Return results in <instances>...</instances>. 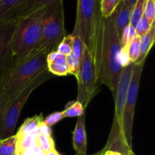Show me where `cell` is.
I'll use <instances>...</instances> for the list:
<instances>
[{"label":"cell","mask_w":155,"mask_h":155,"mask_svg":"<svg viewBox=\"0 0 155 155\" xmlns=\"http://www.w3.org/2000/svg\"><path fill=\"white\" fill-rule=\"evenodd\" d=\"M17 154H18V155H35L34 154H33V151L31 150V148L25 150V151H22V152H21V153H18Z\"/></svg>","instance_id":"obj_36"},{"label":"cell","mask_w":155,"mask_h":155,"mask_svg":"<svg viewBox=\"0 0 155 155\" xmlns=\"http://www.w3.org/2000/svg\"><path fill=\"white\" fill-rule=\"evenodd\" d=\"M127 54L130 61L133 63H136L140 54V37L136 36L130 42L127 47Z\"/></svg>","instance_id":"obj_20"},{"label":"cell","mask_w":155,"mask_h":155,"mask_svg":"<svg viewBox=\"0 0 155 155\" xmlns=\"http://www.w3.org/2000/svg\"><path fill=\"white\" fill-rule=\"evenodd\" d=\"M21 1L22 0H0V21Z\"/></svg>","instance_id":"obj_27"},{"label":"cell","mask_w":155,"mask_h":155,"mask_svg":"<svg viewBox=\"0 0 155 155\" xmlns=\"http://www.w3.org/2000/svg\"><path fill=\"white\" fill-rule=\"evenodd\" d=\"M63 0H55L45 8L42 22V39L38 48L50 53L56 51L58 45L66 36Z\"/></svg>","instance_id":"obj_6"},{"label":"cell","mask_w":155,"mask_h":155,"mask_svg":"<svg viewBox=\"0 0 155 155\" xmlns=\"http://www.w3.org/2000/svg\"><path fill=\"white\" fill-rule=\"evenodd\" d=\"M16 135V134H15ZM18 144H17V154L21 153L25 150L30 149L35 144V138L33 136L27 135V136H17Z\"/></svg>","instance_id":"obj_24"},{"label":"cell","mask_w":155,"mask_h":155,"mask_svg":"<svg viewBox=\"0 0 155 155\" xmlns=\"http://www.w3.org/2000/svg\"><path fill=\"white\" fill-rule=\"evenodd\" d=\"M47 69L52 75L63 77L69 74L67 66H63L55 63H51V62L47 63Z\"/></svg>","instance_id":"obj_28"},{"label":"cell","mask_w":155,"mask_h":155,"mask_svg":"<svg viewBox=\"0 0 155 155\" xmlns=\"http://www.w3.org/2000/svg\"><path fill=\"white\" fill-rule=\"evenodd\" d=\"M16 155H18V154H16Z\"/></svg>","instance_id":"obj_42"},{"label":"cell","mask_w":155,"mask_h":155,"mask_svg":"<svg viewBox=\"0 0 155 155\" xmlns=\"http://www.w3.org/2000/svg\"><path fill=\"white\" fill-rule=\"evenodd\" d=\"M144 64H145V62L135 64L131 81H130L128 91H127L125 106H124V127H123L124 136L126 143L130 148L133 147V126L135 108H136V102H137L139 85H140V80L142 71H143Z\"/></svg>","instance_id":"obj_9"},{"label":"cell","mask_w":155,"mask_h":155,"mask_svg":"<svg viewBox=\"0 0 155 155\" xmlns=\"http://www.w3.org/2000/svg\"><path fill=\"white\" fill-rule=\"evenodd\" d=\"M51 62L55 63L58 64L67 66L66 63V56L60 54L57 51H52L47 54V63Z\"/></svg>","instance_id":"obj_31"},{"label":"cell","mask_w":155,"mask_h":155,"mask_svg":"<svg viewBox=\"0 0 155 155\" xmlns=\"http://www.w3.org/2000/svg\"><path fill=\"white\" fill-rule=\"evenodd\" d=\"M120 2V0H101V12L103 18L110 16Z\"/></svg>","instance_id":"obj_23"},{"label":"cell","mask_w":155,"mask_h":155,"mask_svg":"<svg viewBox=\"0 0 155 155\" xmlns=\"http://www.w3.org/2000/svg\"><path fill=\"white\" fill-rule=\"evenodd\" d=\"M74 36V35H73ZM74 45H73L72 54L77 58L80 61L82 55H83V50H84L85 45L80 36H74Z\"/></svg>","instance_id":"obj_29"},{"label":"cell","mask_w":155,"mask_h":155,"mask_svg":"<svg viewBox=\"0 0 155 155\" xmlns=\"http://www.w3.org/2000/svg\"><path fill=\"white\" fill-rule=\"evenodd\" d=\"M35 144L37 145L45 154L55 148L53 138L51 136H44L40 133H38L35 137Z\"/></svg>","instance_id":"obj_19"},{"label":"cell","mask_w":155,"mask_h":155,"mask_svg":"<svg viewBox=\"0 0 155 155\" xmlns=\"http://www.w3.org/2000/svg\"><path fill=\"white\" fill-rule=\"evenodd\" d=\"M18 139L16 135L0 140V155H16Z\"/></svg>","instance_id":"obj_16"},{"label":"cell","mask_w":155,"mask_h":155,"mask_svg":"<svg viewBox=\"0 0 155 155\" xmlns=\"http://www.w3.org/2000/svg\"><path fill=\"white\" fill-rule=\"evenodd\" d=\"M38 133L44 135L46 136H51V127H48L47 125L44 124L43 123L39 125V129H38Z\"/></svg>","instance_id":"obj_33"},{"label":"cell","mask_w":155,"mask_h":155,"mask_svg":"<svg viewBox=\"0 0 155 155\" xmlns=\"http://www.w3.org/2000/svg\"><path fill=\"white\" fill-rule=\"evenodd\" d=\"M77 81V97L79 101L86 109L94 95L98 91V80L93 56L85 46L80 62Z\"/></svg>","instance_id":"obj_8"},{"label":"cell","mask_w":155,"mask_h":155,"mask_svg":"<svg viewBox=\"0 0 155 155\" xmlns=\"http://www.w3.org/2000/svg\"><path fill=\"white\" fill-rule=\"evenodd\" d=\"M104 149V148H103ZM102 155H123L120 152L116 151H112V150H104Z\"/></svg>","instance_id":"obj_35"},{"label":"cell","mask_w":155,"mask_h":155,"mask_svg":"<svg viewBox=\"0 0 155 155\" xmlns=\"http://www.w3.org/2000/svg\"><path fill=\"white\" fill-rule=\"evenodd\" d=\"M5 105L4 101H3L2 95L1 90H0V132H1L2 129V120H3V115H4V110Z\"/></svg>","instance_id":"obj_34"},{"label":"cell","mask_w":155,"mask_h":155,"mask_svg":"<svg viewBox=\"0 0 155 155\" xmlns=\"http://www.w3.org/2000/svg\"><path fill=\"white\" fill-rule=\"evenodd\" d=\"M45 8L46 7L42 8L16 21L11 43L15 61L26 57L39 47Z\"/></svg>","instance_id":"obj_3"},{"label":"cell","mask_w":155,"mask_h":155,"mask_svg":"<svg viewBox=\"0 0 155 155\" xmlns=\"http://www.w3.org/2000/svg\"><path fill=\"white\" fill-rule=\"evenodd\" d=\"M42 121H43V117H42V114L28 118L21 126L16 135L19 136L30 135L35 138L38 134V129Z\"/></svg>","instance_id":"obj_15"},{"label":"cell","mask_w":155,"mask_h":155,"mask_svg":"<svg viewBox=\"0 0 155 155\" xmlns=\"http://www.w3.org/2000/svg\"><path fill=\"white\" fill-rule=\"evenodd\" d=\"M135 63L129 64L123 67L120 76L119 77L116 92L114 96L115 102V112L111 130L104 150H112L120 152L123 155L127 154L133 151V148H129L126 143L124 136V112L126 98L130 83L133 75Z\"/></svg>","instance_id":"obj_4"},{"label":"cell","mask_w":155,"mask_h":155,"mask_svg":"<svg viewBox=\"0 0 155 155\" xmlns=\"http://www.w3.org/2000/svg\"><path fill=\"white\" fill-rule=\"evenodd\" d=\"M143 16L150 24L155 22V0H147Z\"/></svg>","instance_id":"obj_26"},{"label":"cell","mask_w":155,"mask_h":155,"mask_svg":"<svg viewBox=\"0 0 155 155\" xmlns=\"http://www.w3.org/2000/svg\"><path fill=\"white\" fill-rule=\"evenodd\" d=\"M146 1L147 0H137L133 7L130 19V25L133 26L134 28H136L139 21L143 16Z\"/></svg>","instance_id":"obj_18"},{"label":"cell","mask_w":155,"mask_h":155,"mask_svg":"<svg viewBox=\"0 0 155 155\" xmlns=\"http://www.w3.org/2000/svg\"><path fill=\"white\" fill-rule=\"evenodd\" d=\"M103 152H104V149L101 150V151H98V152L95 153V154H92V155H102L103 154Z\"/></svg>","instance_id":"obj_39"},{"label":"cell","mask_w":155,"mask_h":155,"mask_svg":"<svg viewBox=\"0 0 155 155\" xmlns=\"http://www.w3.org/2000/svg\"><path fill=\"white\" fill-rule=\"evenodd\" d=\"M137 36L136 32V29L130 25L127 26L124 30H123L122 33L120 36V45L122 49L127 50V47H128L130 42L134 39V37Z\"/></svg>","instance_id":"obj_22"},{"label":"cell","mask_w":155,"mask_h":155,"mask_svg":"<svg viewBox=\"0 0 155 155\" xmlns=\"http://www.w3.org/2000/svg\"><path fill=\"white\" fill-rule=\"evenodd\" d=\"M125 155H136V154H134V152H133V151H130L129 153H127V154H125Z\"/></svg>","instance_id":"obj_40"},{"label":"cell","mask_w":155,"mask_h":155,"mask_svg":"<svg viewBox=\"0 0 155 155\" xmlns=\"http://www.w3.org/2000/svg\"><path fill=\"white\" fill-rule=\"evenodd\" d=\"M133 7L126 4L124 2H121L117 7V14L116 18V27L118 34L120 38L123 30L130 24Z\"/></svg>","instance_id":"obj_14"},{"label":"cell","mask_w":155,"mask_h":155,"mask_svg":"<svg viewBox=\"0 0 155 155\" xmlns=\"http://www.w3.org/2000/svg\"><path fill=\"white\" fill-rule=\"evenodd\" d=\"M63 118H64V117L63 111L54 112L52 114H50L45 119H43L42 123L44 124H45V125L48 126V127H51L54 125H55L56 124H58V122H60Z\"/></svg>","instance_id":"obj_30"},{"label":"cell","mask_w":155,"mask_h":155,"mask_svg":"<svg viewBox=\"0 0 155 155\" xmlns=\"http://www.w3.org/2000/svg\"><path fill=\"white\" fill-rule=\"evenodd\" d=\"M101 16V0H77V18L72 34L80 36L92 54Z\"/></svg>","instance_id":"obj_5"},{"label":"cell","mask_w":155,"mask_h":155,"mask_svg":"<svg viewBox=\"0 0 155 155\" xmlns=\"http://www.w3.org/2000/svg\"><path fill=\"white\" fill-rule=\"evenodd\" d=\"M155 40V22L153 23L149 31L140 37V54L135 64L143 63L145 61L148 53L151 51Z\"/></svg>","instance_id":"obj_13"},{"label":"cell","mask_w":155,"mask_h":155,"mask_svg":"<svg viewBox=\"0 0 155 155\" xmlns=\"http://www.w3.org/2000/svg\"><path fill=\"white\" fill-rule=\"evenodd\" d=\"M86 112V109L77 101H69L63 110L64 117H80Z\"/></svg>","instance_id":"obj_17"},{"label":"cell","mask_w":155,"mask_h":155,"mask_svg":"<svg viewBox=\"0 0 155 155\" xmlns=\"http://www.w3.org/2000/svg\"><path fill=\"white\" fill-rule=\"evenodd\" d=\"M136 1H137V0H125V1H124V2H125L126 4L128 5L131 6V7L133 8L134 7L135 4H136Z\"/></svg>","instance_id":"obj_37"},{"label":"cell","mask_w":155,"mask_h":155,"mask_svg":"<svg viewBox=\"0 0 155 155\" xmlns=\"http://www.w3.org/2000/svg\"><path fill=\"white\" fill-rule=\"evenodd\" d=\"M125 1V0H120V2H124Z\"/></svg>","instance_id":"obj_41"},{"label":"cell","mask_w":155,"mask_h":155,"mask_svg":"<svg viewBox=\"0 0 155 155\" xmlns=\"http://www.w3.org/2000/svg\"><path fill=\"white\" fill-rule=\"evenodd\" d=\"M47 54L45 50L37 48L8 68L0 80V90L5 105L9 104L29 83L46 69Z\"/></svg>","instance_id":"obj_2"},{"label":"cell","mask_w":155,"mask_h":155,"mask_svg":"<svg viewBox=\"0 0 155 155\" xmlns=\"http://www.w3.org/2000/svg\"><path fill=\"white\" fill-rule=\"evenodd\" d=\"M151 25H152V24H150L149 22L147 21L146 18L144 16H142V18H141L140 21L138 23L137 26H136V28H135L136 29V32L137 36L141 37V36L146 34V33L149 31Z\"/></svg>","instance_id":"obj_32"},{"label":"cell","mask_w":155,"mask_h":155,"mask_svg":"<svg viewBox=\"0 0 155 155\" xmlns=\"http://www.w3.org/2000/svg\"><path fill=\"white\" fill-rule=\"evenodd\" d=\"M117 14V8L110 16H101L92 54L98 83L107 86L113 97L123 68L120 61V38L116 27Z\"/></svg>","instance_id":"obj_1"},{"label":"cell","mask_w":155,"mask_h":155,"mask_svg":"<svg viewBox=\"0 0 155 155\" xmlns=\"http://www.w3.org/2000/svg\"><path fill=\"white\" fill-rule=\"evenodd\" d=\"M44 155H45V154H44Z\"/></svg>","instance_id":"obj_43"},{"label":"cell","mask_w":155,"mask_h":155,"mask_svg":"<svg viewBox=\"0 0 155 155\" xmlns=\"http://www.w3.org/2000/svg\"><path fill=\"white\" fill-rule=\"evenodd\" d=\"M80 61L77 58L76 56L71 53L69 55L66 56V63L67 68L68 70V74L77 77L80 68Z\"/></svg>","instance_id":"obj_25"},{"label":"cell","mask_w":155,"mask_h":155,"mask_svg":"<svg viewBox=\"0 0 155 155\" xmlns=\"http://www.w3.org/2000/svg\"><path fill=\"white\" fill-rule=\"evenodd\" d=\"M55 0H22L11 9L2 21H17L42 8L47 7Z\"/></svg>","instance_id":"obj_11"},{"label":"cell","mask_w":155,"mask_h":155,"mask_svg":"<svg viewBox=\"0 0 155 155\" xmlns=\"http://www.w3.org/2000/svg\"><path fill=\"white\" fill-rule=\"evenodd\" d=\"M16 21H0V80L15 62L12 51V39Z\"/></svg>","instance_id":"obj_10"},{"label":"cell","mask_w":155,"mask_h":155,"mask_svg":"<svg viewBox=\"0 0 155 155\" xmlns=\"http://www.w3.org/2000/svg\"><path fill=\"white\" fill-rule=\"evenodd\" d=\"M73 147L77 155H87V137L86 133V112L78 117L73 133Z\"/></svg>","instance_id":"obj_12"},{"label":"cell","mask_w":155,"mask_h":155,"mask_svg":"<svg viewBox=\"0 0 155 155\" xmlns=\"http://www.w3.org/2000/svg\"><path fill=\"white\" fill-rule=\"evenodd\" d=\"M45 155H60V154H59V153L56 151L55 148H54V149H53V150H51V151H48V152L45 153Z\"/></svg>","instance_id":"obj_38"},{"label":"cell","mask_w":155,"mask_h":155,"mask_svg":"<svg viewBox=\"0 0 155 155\" xmlns=\"http://www.w3.org/2000/svg\"><path fill=\"white\" fill-rule=\"evenodd\" d=\"M74 36L73 34L67 35L64 36L63 40L60 42L57 47L56 51L60 54H63L64 56H68L72 53L73 45H74Z\"/></svg>","instance_id":"obj_21"},{"label":"cell","mask_w":155,"mask_h":155,"mask_svg":"<svg viewBox=\"0 0 155 155\" xmlns=\"http://www.w3.org/2000/svg\"><path fill=\"white\" fill-rule=\"evenodd\" d=\"M52 74L45 69L36 76L29 84L5 107L2 124L0 132V140L13 136L17 123L19 120L22 109L32 92L44 82L52 77Z\"/></svg>","instance_id":"obj_7"}]
</instances>
